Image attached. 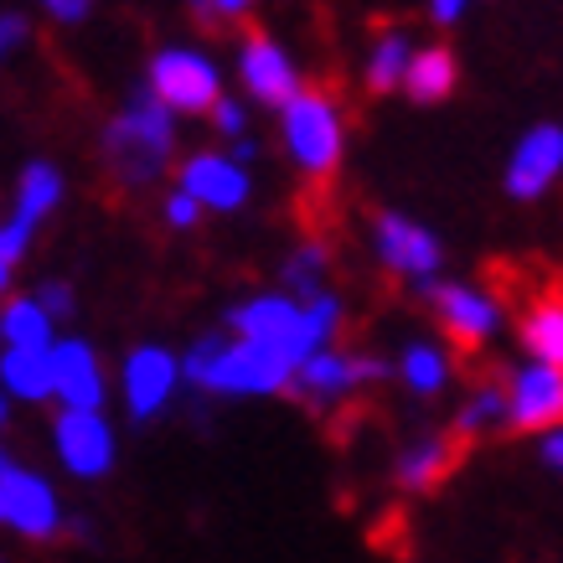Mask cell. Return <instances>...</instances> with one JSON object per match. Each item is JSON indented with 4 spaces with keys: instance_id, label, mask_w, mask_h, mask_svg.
I'll use <instances>...</instances> for the list:
<instances>
[{
    "instance_id": "5b68a950",
    "label": "cell",
    "mask_w": 563,
    "mask_h": 563,
    "mask_svg": "<svg viewBox=\"0 0 563 563\" xmlns=\"http://www.w3.org/2000/svg\"><path fill=\"white\" fill-rule=\"evenodd\" d=\"M0 522L16 528L21 538H36V543H47V538L63 532V501H57V492L36 471L11 461L5 450H0Z\"/></svg>"
},
{
    "instance_id": "5bb4252c",
    "label": "cell",
    "mask_w": 563,
    "mask_h": 563,
    "mask_svg": "<svg viewBox=\"0 0 563 563\" xmlns=\"http://www.w3.org/2000/svg\"><path fill=\"white\" fill-rule=\"evenodd\" d=\"M181 191H187L197 207H212V212H239L249 202V172L243 161L218 151H197L181 161Z\"/></svg>"
},
{
    "instance_id": "7c38bea8",
    "label": "cell",
    "mask_w": 563,
    "mask_h": 563,
    "mask_svg": "<svg viewBox=\"0 0 563 563\" xmlns=\"http://www.w3.org/2000/svg\"><path fill=\"white\" fill-rule=\"evenodd\" d=\"M507 419L512 429H563V373L543 367V362H528L517 367L512 383H507Z\"/></svg>"
},
{
    "instance_id": "1f68e13d",
    "label": "cell",
    "mask_w": 563,
    "mask_h": 563,
    "mask_svg": "<svg viewBox=\"0 0 563 563\" xmlns=\"http://www.w3.org/2000/svg\"><path fill=\"white\" fill-rule=\"evenodd\" d=\"M543 465L563 471V429H548L543 434Z\"/></svg>"
},
{
    "instance_id": "7a4b0ae2",
    "label": "cell",
    "mask_w": 563,
    "mask_h": 563,
    "mask_svg": "<svg viewBox=\"0 0 563 563\" xmlns=\"http://www.w3.org/2000/svg\"><path fill=\"white\" fill-rule=\"evenodd\" d=\"M103 166L120 187H151L161 181V172L172 166L176 145V114H166L161 103L140 88L135 99L124 103V114L103 124Z\"/></svg>"
},
{
    "instance_id": "9a60e30c",
    "label": "cell",
    "mask_w": 563,
    "mask_h": 563,
    "mask_svg": "<svg viewBox=\"0 0 563 563\" xmlns=\"http://www.w3.org/2000/svg\"><path fill=\"white\" fill-rule=\"evenodd\" d=\"M429 306L440 316V325L455 336V342H492L496 325H501V306H496L486 290H471V285H429Z\"/></svg>"
},
{
    "instance_id": "d6986e66",
    "label": "cell",
    "mask_w": 563,
    "mask_h": 563,
    "mask_svg": "<svg viewBox=\"0 0 563 563\" xmlns=\"http://www.w3.org/2000/svg\"><path fill=\"white\" fill-rule=\"evenodd\" d=\"M57 202H63V172H57L52 161H32L16 181V212H11V222L26 228V233H36L42 218L57 212Z\"/></svg>"
},
{
    "instance_id": "44dd1931",
    "label": "cell",
    "mask_w": 563,
    "mask_h": 563,
    "mask_svg": "<svg viewBox=\"0 0 563 563\" xmlns=\"http://www.w3.org/2000/svg\"><path fill=\"white\" fill-rule=\"evenodd\" d=\"M0 342L5 346H32V352H47L52 346V316L36 306V295H16L0 310Z\"/></svg>"
},
{
    "instance_id": "603a6c76",
    "label": "cell",
    "mask_w": 563,
    "mask_h": 563,
    "mask_svg": "<svg viewBox=\"0 0 563 563\" xmlns=\"http://www.w3.org/2000/svg\"><path fill=\"white\" fill-rule=\"evenodd\" d=\"M398 377L409 383V393L419 398H434V393L450 383V352L434 342H409L404 357H398Z\"/></svg>"
},
{
    "instance_id": "83f0119b",
    "label": "cell",
    "mask_w": 563,
    "mask_h": 563,
    "mask_svg": "<svg viewBox=\"0 0 563 563\" xmlns=\"http://www.w3.org/2000/svg\"><path fill=\"white\" fill-rule=\"evenodd\" d=\"M207 114H212V124H218L222 135L243 140V124H249V114H243V103H239V99H218L212 109H207Z\"/></svg>"
},
{
    "instance_id": "2e32d148",
    "label": "cell",
    "mask_w": 563,
    "mask_h": 563,
    "mask_svg": "<svg viewBox=\"0 0 563 563\" xmlns=\"http://www.w3.org/2000/svg\"><path fill=\"white\" fill-rule=\"evenodd\" d=\"M455 471V440L450 434H424V440H413L398 465H393V481L404 486V492H434L444 476Z\"/></svg>"
},
{
    "instance_id": "484cf974",
    "label": "cell",
    "mask_w": 563,
    "mask_h": 563,
    "mask_svg": "<svg viewBox=\"0 0 563 563\" xmlns=\"http://www.w3.org/2000/svg\"><path fill=\"white\" fill-rule=\"evenodd\" d=\"M26 42H32V21L21 16V11H0V68H5Z\"/></svg>"
},
{
    "instance_id": "ba28073f",
    "label": "cell",
    "mask_w": 563,
    "mask_h": 563,
    "mask_svg": "<svg viewBox=\"0 0 563 563\" xmlns=\"http://www.w3.org/2000/svg\"><path fill=\"white\" fill-rule=\"evenodd\" d=\"M52 444H57V461L68 465L78 481H99L114 471V429L103 413H73L63 409L52 424Z\"/></svg>"
},
{
    "instance_id": "ac0fdd59",
    "label": "cell",
    "mask_w": 563,
    "mask_h": 563,
    "mask_svg": "<svg viewBox=\"0 0 563 563\" xmlns=\"http://www.w3.org/2000/svg\"><path fill=\"white\" fill-rule=\"evenodd\" d=\"M47 352L5 346V352H0V393H5V398H21V404H42V398H52V357Z\"/></svg>"
},
{
    "instance_id": "277c9868",
    "label": "cell",
    "mask_w": 563,
    "mask_h": 563,
    "mask_svg": "<svg viewBox=\"0 0 563 563\" xmlns=\"http://www.w3.org/2000/svg\"><path fill=\"white\" fill-rule=\"evenodd\" d=\"M145 93H151L166 114H202L222 99V73L218 63L197 47H161L151 57V78H145Z\"/></svg>"
},
{
    "instance_id": "d4e9b609",
    "label": "cell",
    "mask_w": 563,
    "mask_h": 563,
    "mask_svg": "<svg viewBox=\"0 0 563 563\" xmlns=\"http://www.w3.org/2000/svg\"><path fill=\"white\" fill-rule=\"evenodd\" d=\"M501 419H507V393H501V388H492V383H486V388H476V393H471V404H465V409H461V419H455V429H461L465 440H471V434H486V429H492V424H501Z\"/></svg>"
},
{
    "instance_id": "8992f818",
    "label": "cell",
    "mask_w": 563,
    "mask_h": 563,
    "mask_svg": "<svg viewBox=\"0 0 563 563\" xmlns=\"http://www.w3.org/2000/svg\"><path fill=\"white\" fill-rule=\"evenodd\" d=\"M373 243H377V258H383L393 274L413 279L419 290H429V285H434V274L444 269L440 239L429 233L424 222L404 218V212H377L373 218Z\"/></svg>"
},
{
    "instance_id": "d6a6232c",
    "label": "cell",
    "mask_w": 563,
    "mask_h": 563,
    "mask_svg": "<svg viewBox=\"0 0 563 563\" xmlns=\"http://www.w3.org/2000/svg\"><path fill=\"white\" fill-rule=\"evenodd\" d=\"M249 5H254V0H207V11H212V16H243Z\"/></svg>"
},
{
    "instance_id": "ffe728a7",
    "label": "cell",
    "mask_w": 563,
    "mask_h": 563,
    "mask_svg": "<svg viewBox=\"0 0 563 563\" xmlns=\"http://www.w3.org/2000/svg\"><path fill=\"white\" fill-rule=\"evenodd\" d=\"M522 346L532 362H543L553 373H563V300H538L522 321Z\"/></svg>"
},
{
    "instance_id": "7402d4cb",
    "label": "cell",
    "mask_w": 563,
    "mask_h": 563,
    "mask_svg": "<svg viewBox=\"0 0 563 563\" xmlns=\"http://www.w3.org/2000/svg\"><path fill=\"white\" fill-rule=\"evenodd\" d=\"M409 32H383L373 42V52H367V68H362V78H367V88L373 93H393V88H404V73H409Z\"/></svg>"
},
{
    "instance_id": "cb8c5ba5",
    "label": "cell",
    "mask_w": 563,
    "mask_h": 563,
    "mask_svg": "<svg viewBox=\"0 0 563 563\" xmlns=\"http://www.w3.org/2000/svg\"><path fill=\"white\" fill-rule=\"evenodd\" d=\"M325 264H331V254H325L321 243H300L290 258H285V269H279V279H285V295L290 300H316L321 295V279H325Z\"/></svg>"
},
{
    "instance_id": "4fadbf2b",
    "label": "cell",
    "mask_w": 563,
    "mask_h": 563,
    "mask_svg": "<svg viewBox=\"0 0 563 563\" xmlns=\"http://www.w3.org/2000/svg\"><path fill=\"white\" fill-rule=\"evenodd\" d=\"M239 78H243V88H249V99L269 103V109H285V103L300 93V73H295L290 52L279 47L274 36H264V32H254L249 42H243Z\"/></svg>"
},
{
    "instance_id": "52a82bcc",
    "label": "cell",
    "mask_w": 563,
    "mask_h": 563,
    "mask_svg": "<svg viewBox=\"0 0 563 563\" xmlns=\"http://www.w3.org/2000/svg\"><path fill=\"white\" fill-rule=\"evenodd\" d=\"M383 373H388V367L377 357H352V352L321 346V352H310V357L290 373V388L306 398L310 409H325V404L346 398V393L362 388V383H377Z\"/></svg>"
},
{
    "instance_id": "4316f807",
    "label": "cell",
    "mask_w": 563,
    "mask_h": 563,
    "mask_svg": "<svg viewBox=\"0 0 563 563\" xmlns=\"http://www.w3.org/2000/svg\"><path fill=\"white\" fill-rule=\"evenodd\" d=\"M36 306L47 310L52 321H68L73 310H78V295H73L68 279H47V285H42V295H36Z\"/></svg>"
},
{
    "instance_id": "f1b7e54d",
    "label": "cell",
    "mask_w": 563,
    "mask_h": 563,
    "mask_svg": "<svg viewBox=\"0 0 563 563\" xmlns=\"http://www.w3.org/2000/svg\"><path fill=\"white\" fill-rule=\"evenodd\" d=\"M197 218H202V207H197V202L187 197V191L176 187L172 197H166V222H172V228H191Z\"/></svg>"
},
{
    "instance_id": "3957f363",
    "label": "cell",
    "mask_w": 563,
    "mask_h": 563,
    "mask_svg": "<svg viewBox=\"0 0 563 563\" xmlns=\"http://www.w3.org/2000/svg\"><path fill=\"white\" fill-rule=\"evenodd\" d=\"M279 135H285V151L295 155V166L306 176H331L342 166L346 124H342V109L325 99V93H306L300 88L279 109Z\"/></svg>"
},
{
    "instance_id": "836d02e7",
    "label": "cell",
    "mask_w": 563,
    "mask_h": 563,
    "mask_svg": "<svg viewBox=\"0 0 563 563\" xmlns=\"http://www.w3.org/2000/svg\"><path fill=\"white\" fill-rule=\"evenodd\" d=\"M11 274H16V269H11V264H5V258H0V295L11 290Z\"/></svg>"
},
{
    "instance_id": "30bf717a",
    "label": "cell",
    "mask_w": 563,
    "mask_h": 563,
    "mask_svg": "<svg viewBox=\"0 0 563 563\" xmlns=\"http://www.w3.org/2000/svg\"><path fill=\"white\" fill-rule=\"evenodd\" d=\"M52 398H63V409L73 413H103V367L99 352L78 336L68 342H52Z\"/></svg>"
},
{
    "instance_id": "e0dca14e",
    "label": "cell",
    "mask_w": 563,
    "mask_h": 563,
    "mask_svg": "<svg viewBox=\"0 0 563 563\" xmlns=\"http://www.w3.org/2000/svg\"><path fill=\"white\" fill-rule=\"evenodd\" d=\"M455 78H461V63L450 47H419L409 57V73H404V93L413 103H444L455 93Z\"/></svg>"
},
{
    "instance_id": "6da1fadb",
    "label": "cell",
    "mask_w": 563,
    "mask_h": 563,
    "mask_svg": "<svg viewBox=\"0 0 563 563\" xmlns=\"http://www.w3.org/2000/svg\"><path fill=\"white\" fill-rule=\"evenodd\" d=\"M181 383L202 393H228V398H258V393L290 388V362L264 342H228V336H202L176 357Z\"/></svg>"
},
{
    "instance_id": "4dcf8cb0",
    "label": "cell",
    "mask_w": 563,
    "mask_h": 563,
    "mask_svg": "<svg viewBox=\"0 0 563 563\" xmlns=\"http://www.w3.org/2000/svg\"><path fill=\"white\" fill-rule=\"evenodd\" d=\"M429 16L440 21V26H450V21L465 16V0H429Z\"/></svg>"
},
{
    "instance_id": "f546056e",
    "label": "cell",
    "mask_w": 563,
    "mask_h": 563,
    "mask_svg": "<svg viewBox=\"0 0 563 563\" xmlns=\"http://www.w3.org/2000/svg\"><path fill=\"white\" fill-rule=\"evenodd\" d=\"M42 5H47V16L63 21V26H78V21L93 11V0H42Z\"/></svg>"
},
{
    "instance_id": "9c48e42d",
    "label": "cell",
    "mask_w": 563,
    "mask_h": 563,
    "mask_svg": "<svg viewBox=\"0 0 563 563\" xmlns=\"http://www.w3.org/2000/svg\"><path fill=\"white\" fill-rule=\"evenodd\" d=\"M120 383H124V409H130V419L145 424V419H155V413L172 404L176 383H181V367H176V357L166 346H135V352L124 357Z\"/></svg>"
},
{
    "instance_id": "8fae6325",
    "label": "cell",
    "mask_w": 563,
    "mask_h": 563,
    "mask_svg": "<svg viewBox=\"0 0 563 563\" xmlns=\"http://www.w3.org/2000/svg\"><path fill=\"white\" fill-rule=\"evenodd\" d=\"M559 176H563V124H532L528 135L517 140L512 161H507V191L517 202H532Z\"/></svg>"
},
{
    "instance_id": "e575fe53",
    "label": "cell",
    "mask_w": 563,
    "mask_h": 563,
    "mask_svg": "<svg viewBox=\"0 0 563 563\" xmlns=\"http://www.w3.org/2000/svg\"><path fill=\"white\" fill-rule=\"evenodd\" d=\"M11 424V398H5V393H0V429Z\"/></svg>"
}]
</instances>
